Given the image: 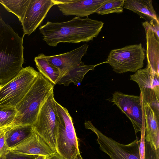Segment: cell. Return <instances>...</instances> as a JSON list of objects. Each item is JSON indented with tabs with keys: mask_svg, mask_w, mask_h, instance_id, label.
Returning <instances> with one entry per match:
<instances>
[{
	"mask_svg": "<svg viewBox=\"0 0 159 159\" xmlns=\"http://www.w3.org/2000/svg\"><path fill=\"white\" fill-rule=\"evenodd\" d=\"M104 24L88 16L85 18L75 17L64 22L48 21L39 30L43 40L49 45L55 47L61 43H78L92 40L101 31Z\"/></svg>",
	"mask_w": 159,
	"mask_h": 159,
	"instance_id": "6da1fadb",
	"label": "cell"
},
{
	"mask_svg": "<svg viewBox=\"0 0 159 159\" xmlns=\"http://www.w3.org/2000/svg\"><path fill=\"white\" fill-rule=\"evenodd\" d=\"M0 16V83L8 82L20 71L24 63L23 39Z\"/></svg>",
	"mask_w": 159,
	"mask_h": 159,
	"instance_id": "7a4b0ae2",
	"label": "cell"
},
{
	"mask_svg": "<svg viewBox=\"0 0 159 159\" xmlns=\"http://www.w3.org/2000/svg\"><path fill=\"white\" fill-rule=\"evenodd\" d=\"M54 85L39 72L29 90L15 107L17 113L11 125L33 126L43 104L53 92Z\"/></svg>",
	"mask_w": 159,
	"mask_h": 159,
	"instance_id": "3957f363",
	"label": "cell"
},
{
	"mask_svg": "<svg viewBox=\"0 0 159 159\" xmlns=\"http://www.w3.org/2000/svg\"><path fill=\"white\" fill-rule=\"evenodd\" d=\"M89 45L85 44L70 52L58 55L46 56L48 62L57 68L59 75L56 84L68 86L71 83L77 85L90 70H93L98 64L87 65L82 61L87 54Z\"/></svg>",
	"mask_w": 159,
	"mask_h": 159,
	"instance_id": "277c9868",
	"label": "cell"
},
{
	"mask_svg": "<svg viewBox=\"0 0 159 159\" xmlns=\"http://www.w3.org/2000/svg\"><path fill=\"white\" fill-rule=\"evenodd\" d=\"M39 74L30 66L23 67L8 82L0 85V106L15 107L29 90Z\"/></svg>",
	"mask_w": 159,
	"mask_h": 159,
	"instance_id": "5b68a950",
	"label": "cell"
},
{
	"mask_svg": "<svg viewBox=\"0 0 159 159\" xmlns=\"http://www.w3.org/2000/svg\"><path fill=\"white\" fill-rule=\"evenodd\" d=\"M56 101L53 92L43 104L33 125L34 132L49 146L54 153L57 152L56 140L60 121Z\"/></svg>",
	"mask_w": 159,
	"mask_h": 159,
	"instance_id": "8992f818",
	"label": "cell"
},
{
	"mask_svg": "<svg viewBox=\"0 0 159 159\" xmlns=\"http://www.w3.org/2000/svg\"><path fill=\"white\" fill-rule=\"evenodd\" d=\"M56 105L60 120L56 140L57 153L66 159H75L80 152L72 118L66 108L56 101Z\"/></svg>",
	"mask_w": 159,
	"mask_h": 159,
	"instance_id": "52a82bcc",
	"label": "cell"
},
{
	"mask_svg": "<svg viewBox=\"0 0 159 159\" xmlns=\"http://www.w3.org/2000/svg\"><path fill=\"white\" fill-rule=\"evenodd\" d=\"M145 50L141 43L112 50L106 63L116 73L135 72L142 68L145 58Z\"/></svg>",
	"mask_w": 159,
	"mask_h": 159,
	"instance_id": "ba28073f",
	"label": "cell"
},
{
	"mask_svg": "<svg viewBox=\"0 0 159 159\" xmlns=\"http://www.w3.org/2000/svg\"><path fill=\"white\" fill-rule=\"evenodd\" d=\"M84 125L86 129L91 130L96 135L100 150L111 159H140V139L137 138L128 144H121L102 133L91 121H85Z\"/></svg>",
	"mask_w": 159,
	"mask_h": 159,
	"instance_id": "9c48e42d",
	"label": "cell"
},
{
	"mask_svg": "<svg viewBox=\"0 0 159 159\" xmlns=\"http://www.w3.org/2000/svg\"><path fill=\"white\" fill-rule=\"evenodd\" d=\"M159 75L153 72L147 65L143 69H140L130 75V79L136 82L140 91V95L143 104H147L159 120Z\"/></svg>",
	"mask_w": 159,
	"mask_h": 159,
	"instance_id": "30bf717a",
	"label": "cell"
},
{
	"mask_svg": "<svg viewBox=\"0 0 159 159\" xmlns=\"http://www.w3.org/2000/svg\"><path fill=\"white\" fill-rule=\"evenodd\" d=\"M110 101L126 115L131 122L135 133L145 130V117L141 96L116 92Z\"/></svg>",
	"mask_w": 159,
	"mask_h": 159,
	"instance_id": "8fae6325",
	"label": "cell"
},
{
	"mask_svg": "<svg viewBox=\"0 0 159 159\" xmlns=\"http://www.w3.org/2000/svg\"><path fill=\"white\" fill-rule=\"evenodd\" d=\"M53 0H29L23 18L20 22L24 34L30 35L42 23L51 8Z\"/></svg>",
	"mask_w": 159,
	"mask_h": 159,
	"instance_id": "7c38bea8",
	"label": "cell"
},
{
	"mask_svg": "<svg viewBox=\"0 0 159 159\" xmlns=\"http://www.w3.org/2000/svg\"><path fill=\"white\" fill-rule=\"evenodd\" d=\"M14 152L49 157L54 152L49 146L35 132L23 141L8 149Z\"/></svg>",
	"mask_w": 159,
	"mask_h": 159,
	"instance_id": "4fadbf2b",
	"label": "cell"
},
{
	"mask_svg": "<svg viewBox=\"0 0 159 159\" xmlns=\"http://www.w3.org/2000/svg\"><path fill=\"white\" fill-rule=\"evenodd\" d=\"M105 0H71L57 5L59 10L65 16L79 17L88 16L95 13Z\"/></svg>",
	"mask_w": 159,
	"mask_h": 159,
	"instance_id": "5bb4252c",
	"label": "cell"
},
{
	"mask_svg": "<svg viewBox=\"0 0 159 159\" xmlns=\"http://www.w3.org/2000/svg\"><path fill=\"white\" fill-rule=\"evenodd\" d=\"M146 40L148 65L153 73L159 75V38L148 26L147 21L142 23Z\"/></svg>",
	"mask_w": 159,
	"mask_h": 159,
	"instance_id": "9a60e30c",
	"label": "cell"
},
{
	"mask_svg": "<svg viewBox=\"0 0 159 159\" xmlns=\"http://www.w3.org/2000/svg\"><path fill=\"white\" fill-rule=\"evenodd\" d=\"M143 108L145 117V141L155 149L159 150V120L148 105L143 104Z\"/></svg>",
	"mask_w": 159,
	"mask_h": 159,
	"instance_id": "2e32d148",
	"label": "cell"
},
{
	"mask_svg": "<svg viewBox=\"0 0 159 159\" xmlns=\"http://www.w3.org/2000/svg\"><path fill=\"white\" fill-rule=\"evenodd\" d=\"M123 7L137 14L149 23L152 21L159 22L152 0H126Z\"/></svg>",
	"mask_w": 159,
	"mask_h": 159,
	"instance_id": "e0dca14e",
	"label": "cell"
},
{
	"mask_svg": "<svg viewBox=\"0 0 159 159\" xmlns=\"http://www.w3.org/2000/svg\"><path fill=\"white\" fill-rule=\"evenodd\" d=\"M5 130L8 149L21 142L35 132L33 126L29 125H11L5 128Z\"/></svg>",
	"mask_w": 159,
	"mask_h": 159,
	"instance_id": "ac0fdd59",
	"label": "cell"
},
{
	"mask_svg": "<svg viewBox=\"0 0 159 159\" xmlns=\"http://www.w3.org/2000/svg\"><path fill=\"white\" fill-rule=\"evenodd\" d=\"M46 56L41 53L35 57L34 61L39 72L52 84H56L59 75V70L50 64Z\"/></svg>",
	"mask_w": 159,
	"mask_h": 159,
	"instance_id": "d6986e66",
	"label": "cell"
},
{
	"mask_svg": "<svg viewBox=\"0 0 159 159\" xmlns=\"http://www.w3.org/2000/svg\"><path fill=\"white\" fill-rule=\"evenodd\" d=\"M29 0H0V3L8 11L16 15L21 22Z\"/></svg>",
	"mask_w": 159,
	"mask_h": 159,
	"instance_id": "ffe728a7",
	"label": "cell"
},
{
	"mask_svg": "<svg viewBox=\"0 0 159 159\" xmlns=\"http://www.w3.org/2000/svg\"><path fill=\"white\" fill-rule=\"evenodd\" d=\"M124 0H105L95 13L104 15L111 13L123 12Z\"/></svg>",
	"mask_w": 159,
	"mask_h": 159,
	"instance_id": "44dd1931",
	"label": "cell"
},
{
	"mask_svg": "<svg viewBox=\"0 0 159 159\" xmlns=\"http://www.w3.org/2000/svg\"><path fill=\"white\" fill-rule=\"evenodd\" d=\"M139 151L140 159H159V150H156L145 142V130L141 132Z\"/></svg>",
	"mask_w": 159,
	"mask_h": 159,
	"instance_id": "7402d4cb",
	"label": "cell"
},
{
	"mask_svg": "<svg viewBox=\"0 0 159 159\" xmlns=\"http://www.w3.org/2000/svg\"><path fill=\"white\" fill-rule=\"evenodd\" d=\"M17 113L15 107L0 106V129L11 126Z\"/></svg>",
	"mask_w": 159,
	"mask_h": 159,
	"instance_id": "603a6c76",
	"label": "cell"
},
{
	"mask_svg": "<svg viewBox=\"0 0 159 159\" xmlns=\"http://www.w3.org/2000/svg\"><path fill=\"white\" fill-rule=\"evenodd\" d=\"M37 156L17 153L7 150L0 159H35Z\"/></svg>",
	"mask_w": 159,
	"mask_h": 159,
	"instance_id": "cb8c5ba5",
	"label": "cell"
},
{
	"mask_svg": "<svg viewBox=\"0 0 159 159\" xmlns=\"http://www.w3.org/2000/svg\"><path fill=\"white\" fill-rule=\"evenodd\" d=\"M5 128L0 129V158L8 150L5 137Z\"/></svg>",
	"mask_w": 159,
	"mask_h": 159,
	"instance_id": "d4e9b609",
	"label": "cell"
},
{
	"mask_svg": "<svg viewBox=\"0 0 159 159\" xmlns=\"http://www.w3.org/2000/svg\"><path fill=\"white\" fill-rule=\"evenodd\" d=\"M48 159H66L62 157L57 152H55L51 156L47 157ZM75 159H83L81 157L80 153L77 155Z\"/></svg>",
	"mask_w": 159,
	"mask_h": 159,
	"instance_id": "484cf974",
	"label": "cell"
},
{
	"mask_svg": "<svg viewBox=\"0 0 159 159\" xmlns=\"http://www.w3.org/2000/svg\"><path fill=\"white\" fill-rule=\"evenodd\" d=\"M46 157L43 156H37L35 159H46Z\"/></svg>",
	"mask_w": 159,
	"mask_h": 159,
	"instance_id": "4316f807",
	"label": "cell"
},
{
	"mask_svg": "<svg viewBox=\"0 0 159 159\" xmlns=\"http://www.w3.org/2000/svg\"><path fill=\"white\" fill-rule=\"evenodd\" d=\"M46 159H48V158L47 157H46Z\"/></svg>",
	"mask_w": 159,
	"mask_h": 159,
	"instance_id": "83f0119b",
	"label": "cell"
}]
</instances>
